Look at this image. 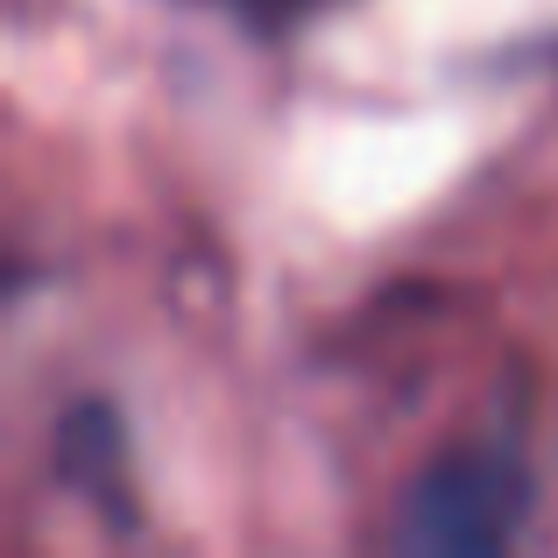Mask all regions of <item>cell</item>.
Returning <instances> with one entry per match:
<instances>
[{
    "label": "cell",
    "mask_w": 558,
    "mask_h": 558,
    "mask_svg": "<svg viewBox=\"0 0 558 558\" xmlns=\"http://www.w3.org/2000/svg\"><path fill=\"white\" fill-rule=\"evenodd\" d=\"M531 517V474L517 452L474 446L446 452L438 466H424L410 481L403 509H396V551L410 558H481L509 551Z\"/></svg>",
    "instance_id": "obj_1"
},
{
    "label": "cell",
    "mask_w": 558,
    "mask_h": 558,
    "mask_svg": "<svg viewBox=\"0 0 558 558\" xmlns=\"http://www.w3.org/2000/svg\"><path fill=\"white\" fill-rule=\"evenodd\" d=\"M57 466H64V481L93 488L107 509H121V417L107 403H78L57 424Z\"/></svg>",
    "instance_id": "obj_2"
}]
</instances>
